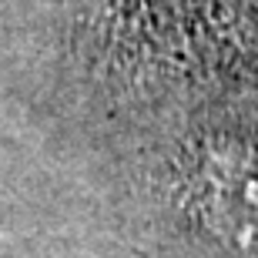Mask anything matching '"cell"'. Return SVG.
<instances>
[{"instance_id": "6da1fadb", "label": "cell", "mask_w": 258, "mask_h": 258, "mask_svg": "<svg viewBox=\"0 0 258 258\" xmlns=\"http://www.w3.org/2000/svg\"><path fill=\"white\" fill-rule=\"evenodd\" d=\"M195 195L201 221L238 255L258 258V148L225 144L208 151Z\"/></svg>"}]
</instances>
